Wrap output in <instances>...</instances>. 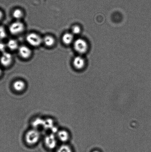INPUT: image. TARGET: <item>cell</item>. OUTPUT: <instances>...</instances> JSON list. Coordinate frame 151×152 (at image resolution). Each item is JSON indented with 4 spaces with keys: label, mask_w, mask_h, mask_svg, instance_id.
I'll return each mask as SVG.
<instances>
[{
    "label": "cell",
    "mask_w": 151,
    "mask_h": 152,
    "mask_svg": "<svg viewBox=\"0 0 151 152\" xmlns=\"http://www.w3.org/2000/svg\"><path fill=\"white\" fill-rule=\"evenodd\" d=\"M25 83L22 80H17L15 81L13 84V87L17 91L20 92L23 91L25 87Z\"/></svg>",
    "instance_id": "cell-9"
},
{
    "label": "cell",
    "mask_w": 151,
    "mask_h": 152,
    "mask_svg": "<svg viewBox=\"0 0 151 152\" xmlns=\"http://www.w3.org/2000/svg\"><path fill=\"white\" fill-rule=\"evenodd\" d=\"M43 41L46 45L48 47H51L55 43L54 38L50 36H46L43 40Z\"/></svg>",
    "instance_id": "cell-12"
},
{
    "label": "cell",
    "mask_w": 151,
    "mask_h": 152,
    "mask_svg": "<svg viewBox=\"0 0 151 152\" xmlns=\"http://www.w3.org/2000/svg\"><path fill=\"white\" fill-rule=\"evenodd\" d=\"M26 39L27 42L33 47H38L43 42V39L39 35L33 33L28 34Z\"/></svg>",
    "instance_id": "cell-2"
},
{
    "label": "cell",
    "mask_w": 151,
    "mask_h": 152,
    "mask_svg": "<svg viewBox=\"0 0 151 152\" xmlns=\"http://www.w3.org/2000/svg\"><path fill=\"white\" fill-rule=\"evenodd\" d=\"M12 60V57L10 53L4 52L3 53L0 57V62L1 65L4 66H7L11 64Z\"/></svg>",
    "instance_id": "cell-6"
},
{
    "label": "cell",
    "mask_w": 151,
    "mask_h": 152,
    "mask_svg": "<svg viewBox=\"0 0 151 152\" xmlns=\"http://www.w3.org/2000/svg\"><path fill=\"white\" fill-rule=\"evenodd\" d=\"M24 26L23 23L19 21L13 22L10 25L9 30L10 33L13 35H17L23 31Z\"/></svg>",
    "instance_id": "cell-4"
},
{
    "label": "cell",
    "mask_w": 151,
    "mask_h": 152,
    "mask_svg": "<svg viewBox=\"0 0 151 152\" xmlns=\"http://www.w3.org/2000/svg\"><path fill=\"white\" fill-rule=\"evenodd\" d=\"M57 152H72V151L69 145H63L59 147Z\"/></svg>",
    "instance_id": "cell-14"
},
{
    "label": "cell",
    "mask_w": 151,
    "mask_h": 152,
    "mask_svg": "<svg viewBox=\"0 0 151 152\" xmlns=\"http://www.w3.org/2000/svg\"><path fill=\"white\" fill-rule=\"evenodd\" d=\"M40 138V133L37 129H33L27 132L26 135V140L28 144L33 145L38 142Z\"/></svg>",
    "instance_id": "cell-1"
},
{
    "label": "cell",
    "mask_w": 151,
    "mask_h": 152,
    "mask_svg": "<svg viewBox=\"0 0 151 152\" xmlns=\"http://www.w3.org/2000/svg\"><path fill=\"white\" fill-rule=\"evenodd\" d=\"M81 29L79 26H74L72 28V33L75 34H78L80 32Z\"/></svg>",
    "instance_id": "cell-17"
},
{
    "label": "cell",
    "mask_w": 151,
    "mask_h": 152,
    "mask_svg": "<svg viewBox=\"0 0 151 152\" xmlns=\"http://www.w3.org/2000/svg\"><path fill=\"white\" fill-rule=\"evenodd\" d=\"M23 16V13L21 10L17 9L15 10L13 13V17L16 19H19L22 18Z\"/></svg>",
    "instance_id": "cell-15"
},
{
    "label": "cell",
    "mask_w": 151,
    "mask_h": 152,
    "mask_svg": "<svg viewBox=\"0 0 151 152\" xmlns=\"http://www.w3.org/2000/svg\"><path fill=\"white\" fill-rule=\"evenodd\" d=\"M7 46L9 49L12 50H16L18 48L17 41L14 39H10L7 43Z\"/></svg>",
    "instance_id": "cell-13"
},
{
    "label": "cell",
    "mask_w": 151,
    "mask_h": 152,
    "mask_svg": "<svg viewBox=\"0 0 151 152\" xmlns=\"http://www.w3.org/2000/svg\"><path fill=\"white\" fill-rule=\"evenodd\" d=\"M92 152H100V151H99L98 150H94V151H92Z\"/></svg>",
    "instance_id": "cell-20"
},
{
    "label": "cell",
    "mask_w": 151,
    "mask_h": 152,
    "mask_svg": "<svg viewBox=\"0 0 151 152\" xmlns=\"http://www.w3.org/2000/svg\"><path fill=\"white\" fill-rule=\"evenodd\" d=\"M46 145L50 149L55 148L57 145V140L54 134L47 135L45 139Z\"/></svg>",
    "instance_id": "cell-5"
},
{
    "label": "cell",
    "mask_w": 151,
    "mask_h": 152,
    "mask_svg": "<svg viewBox=\"0 0 151 152\" xmlns=\"http://www.w3.org/2000/svg\"><path fill=\"white\" fill-rule=\"evenodd\" d=\"M57 136L59 139L62 142H66L69 138V133L65 130H61L58 132Z\"/></svg>",
    "instance_id": "cell-10"
},
{
    "label": "cell",
    "mask_w": 151,
    "mask_h": 152,
    "mask_svg": "<svg viewBox=\"0 0 151 152\" xmlns=\"http://www.w3.org/2000/svg\"><path fill=\"white\" fill-rule=\"evenodd\" d=\"M74 48L76 51L78 53H83L86 52L88 48V45L84 40L79 39L75 42Z\"/></svg>",
    "instance_id": "cell-3"
},
{
    "label": "cell",
    "mask_w": 151,
    "mask_h": 152,
    "mask_svg": "<svg viewBox=\"0 0 151 152\" xmlns=\"http://www.w3.org/2000/svg\"><path fill=\"white\" fill-rule=\"evenodd\" d=\"M1 73H2V71H1V68H0V76L1 75Z\"/></svg>",
    "instance_id": "cell-21"
},
{
    "label": "cell",
    "mask_w": 151,
    "mask_h": 152,
    "mask_svg": "<svg viewBox=\"0 0 151 152\" xmlns=\"http://www.w3.org/2000/svg\"><path fill=\"white\" fill-rule=\"evenodd\" d=\"M73 65L77 69H81L84 68L85 61L82 57L79 56H77L74 59Z\"/></svg>",
    "instance_id": "cell-8"
},
{
    "label": "cell",
    "mask_w": 151,
    "mask_h": 152,
    "mask_svg": "<svg viewBox=\"0 0 151 152\" xmlns=\"http://www.w3.org/2000/svg\"><path fill=\"white\" fill-rule=\"evenodd\" d=\"M6 48V46L5 44H4V43L2 42H0V52H2L4 53V50H5Z\"/></svg>",
    "instance_id": "cell-18"
},
{
    "label": "cell",
    "mask_w": 151,
    "mask_h": 152,
    "mask_svg": "<svg viewBox=\"0 0 151 152\" xmlns=\"http://www.w3.org/2000/svg\"><path fill=\"white\" fill-rule=\"evenodd\" d=\"M73 40V36L72 34L67 33L63 35L62 41L64 44L69 45L72 42Z\"/></svg>",
    "instance_id": "cell-11"
},
{
    "label": "cell",
    "mask_w": 151,
    "mask_h": 152,
    "mask_svg": "<svg viewBox=\"0 0 151 152\" xmlns=\"http://www.w3.org/2000/svg\"><path fill=\"white\" fill-rule=\"evenodd\" d=\"M7 36V33L4 28L3 26H0V41L4 39Z\"/></svg>",
    "instance_id": "cell-16"
},
{
    "label": "cell",
    "mask_w": 151,
    "mask_h": 152,
    "mask_svg": "<svg viewBox=\"0 0 151 152\" xmlns=\"http://www.w3.org/2000/svg\"><path fill=\"white\" fill-rule=\"evenodd\" d=\"M19 53L21 57L23 58L27 59L30 56L32 52L28 47L25 46H22L19 48Z\"/></svg>",
    "instance_id": "cell-7"
},
{
    "label": "cell",
    "mask_w": 151,
    "mask_h": 152,
    "mask_svg": "<svg viewBox=\"0 0 151 152\" xmlns=\"http://www.w3.org/2000/svg\"><path fill=\"white\" fill-rule=\"evenodd\" d=\"M3 16V14L2 11L0 10V20L2 18Z\"/></svg>",
    "instance_id": "cell-19"
}]
</instances>
